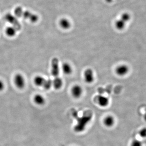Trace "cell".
I'll use <instances>...</instances> for the list:
<instances>
[{"label":"cell","instance_id":"obj_13","mask_svg":"<svg viewBox=\"0 0 146 146\" xmlns=\"http://www.w3.org/2000/svg\"><path fill=\"white\" fill-rule=\"evenodd\" d=\"M63 85V81L60 77L55 78L52 81V86L56 90H59Z\"/></svg>","mask_w":146,"mask_h":146},{"label":"cell","instance_id":"obj_16","mask_svg":"<svg viewBox=\"0 0 146 146\" xmlns=\"http://www.w3.org/2000/svg\"><path fill=\"white\" fill-rule=\"evenodd\" d=\"M46 79L41 76H37L35 77L34 83L37 86H43L44 83Z\"/></svg>","mask_w":146,"mask_h":146},{"label":"cell","instance_id":"obj_7","mask_svg":"<svg viewBox=\"0 0 146 146\" xmlns=\"http://www.w3.org/2000/svg\"><path fill=\"white\" fill-rule=\"evenodd\" d=\"M129 68L127 65L121 64L116 67L115 72L117 75L122 77L126 75L129 72Z\"/></svg>","mask_w":146,"mask_h":146},{"label":"cell","instance_id":"obj_20","mask_svg":"<svg viewBox=\"0 0 146 146\" xmlns=\"http://www.w3.org/2000/svg\"><path fill=\"white\" fill-rule=\"evenodd\" d=\"M139 135L142 138H146V128H144L142 129L139 131Z\"/></svg>","mask_w":146,"mask_h":146},{"label":"cell","instance_id":"obj_9","mask_svg":"<svg viewBox=\"0 0 146 146\" xmlns=\"http://www.w3.org/2000/svg\"><path fill=\"white\" fill-rule=\"evenodd\" d=\"M98 104L102 107H106L109 105L110 100L108 97L103 95H99L97 98Z\"/></svg>","mask_w":146,"mask_h":146},{"label":"cell","instance_id":"obj_22","mask_svg":"<svg viewBox=\"0 0 146 146\" xmlns=\"http://www.w3.org/2000/svg\"><path fill=\"white\" fill-rule=\"evenodd\" d=\"M5 88V84L1 80H0V91H2Z\"/></svg>","mask_w":146,"mask_h":146},{"label":"cell","instance_id":"obj_23","mask_svg":"<svg viewBox=\"0 0 146 146\" xmlns=\"http://www.w3.org/2000/svg\"><path fill=\"white\" fill-rule=\"evenodd\" d=\"M108 3H111L113 2V0H105Z\"/></svg>","mask_w":146,"mask_h":146},{"label":"cell","instance_id":"obj_10","mask_svg":"<svg viewBox=\"0 0 146 146\" xmlns=\"http://www.w3.org/2000/svg\"><path fill=\"white\" fill-rule=\"evenodd\" d=\"M61 69L63 74L66 75H70L73 72L72 66L70 63L67 62H65L62 64Z\"/></svg>","mask_w":146,"mask_h":146},{"label":"cell","instance_id":"obj_24","mask_svg":"<svg viewBox=\"0 0 146 146\" xmlns=\"http://www.w3.org/2000/svg\"><path fill=\"white\" fill-rule=\"evenodd\" d=\"M144 119H145V120L146 121V113L145 114V116H144Z\"/></svg>","mask_w":146,"mask_h":146},{"label":"cell","instance_id":"obj_21","mask_svg":"<svg viewBox=\"0 0 146 146\" xmlns=\"http://www.w3.org/2000/svg\"><path fill=\"white\" fill-rule=\"evenodd\" d=\"M131 146H143V145L141 141L136 140L132 141Z\"/></svg>","mask_w":146,"mask_h":146},{"label":"cell","instance_id":"obj_11","mask_svg":"<svg viewBox=\"0 0 146 146\" xmlns=\"http://www.w3.org/2000/svg\"><path fill=\"white\" fill-rule=\"evenodd\" d=\"M59 25L61 28L64 30H68L71 26V23L70 21L66 18H62L60 20Z\"/></svg>","mask_w":146,"mask_h":146},{"label":"cell","instance_id":"obj_19","mask_svg":"<svg viewBox=\"0 0 146 146\" xmlns=\"http://www.w3.org/2000/svg\"><path fill=\"white\" fill-rule=\"evenodd\" d=\"M120 19L124 21L126 23H127L128 21H130L131 16L129 13L127 12H125L121 15Z\"/></svg>","mask_w":146,"mask_h":146},{"label":"cell","instance_id":"obj_3","mask_svg":"<svg viewBox=\"0 0 146 146\" xmlns=\"http://www.w3.org/2000/svg\"><path fill=\"white\" fill-rule=\"evenodd\" d=\"M51 73L52 75L54 78L59 77L60 74V67L58 58L54 57L52 58L51 62Z\"/></svg>","mask_w":146,"mask_h":146},{"label":"cell","instance_id":"obj_8","mask_svg":"<svg viewBox=\"0 0 146 146\" xmlns=\"http://www.w3.org/2000/svg\"><path fill=\"white\" fill-rule=\"evenodd\" d=\"M83 89L82 86L78 84H76L71 89V94L74 98L78 99L81 97L83 94Z\"/></svg>","mask_w":146,"mask_h":146},{"label":"cell","instance_id":"obj_5","mask_svg":"<svg viewBox=\"0 0 146 146\" xmlns=\"http://www.w3.org/2000/svg\"><path fill=\"white\" fill-rule=\"evenodd\" d=\"M16 18L17 17L16 16L9 13L6 14L5 16V20L18 31L21 29V24Z\"/></svg>","mask_w":146,"mask_h":146},{"label":"cell","instance_id":"obj_17","mask_svg":"<svg viewBox=\"0 0 146 146\" xmlns=\"http://www.w3.org/2000/svg\"><path fill=\"white\" fill-rule=\"evenodd\" d=\"M115 27L118 30L121 31L123 30L125 27L126 23L121 19H119L115 22Z\"/></svg>","mask_w":146,"mask_h":146},{"label":"cell","instance_id":"obj_12","mask_svg":"<svg viewBox=\"0 0 146 146\" xmlns=\"http://www.w3.org/2000/svg\"><path fill=\"white\" fill-rule=\"evenodd\" d=\"M115 120L113 116L108 115L104 118V124L106 127H111L115 124Z\"/></svg>","mask_w":146,"mask_h":146},{"label":"cell","instance_id":"obj_18","mask_svg":"<svg viewBox=\"0 0 146 146\" xmlns=\"http://www.w3.org/2000/svg\"><path fill=\"white\" fill-rule=\"evenodd\" d=\"M52 86V81L50 79H46L43 87L46 90H49Z\"/></svg>","mask_w":146,"mask_h":146},{"label":"cell","instance_id":"obj_6","mask_svg":"<svg viewBox=\"0 0 146 146\" xmlns=\"http://www.w3.org/2000/svg\"><path fill=\"white\" fill-rule=\"evenodd\" d=\"M14 83L18 89H23L25 85V80L23 76L20 74H16L14 77Z\"/></svg>","mask_w":146,"mask_h":146},{"label":"cell","instance_id":"obj_2","mask_svg":"<svg viewBox=\"0 0 146 146\" xmlns=\"http://www.w3.org/2000/svg\"><path fill=\"white\" fill-rule=\"evenodd\" d=\"M92 118L91 115H86L78 118L77 124L75 126L74 130L77 132H81L85 129L86 125Z\"/></svg>","mask_w":146,"mask_h":146},{"label":"cell","instance_id":"obj_15","mask_svg":"<svg viewBox=\"0 0 146 146\" xmlns=\"http://www.w3.org/2000/svg\"><path fill=\"white\" fill-rule=\"evenodd\" d=\"M33 100L36 104L39 106L43 105L46 102L44 98L40 94L35 95L33 98Z\"/></svg>","mask_w":146,"mask_h":146},{"label":"cell","instance_id":"obj_1","mask_svg":"<svg viewBox=\"0 0 146 146\" xmlns=\"http://www.w3.org/2000/svg\"><path fill=\"white\" fill-rule=\"evenodd\" d=\"M14 13L16 17L23 18L34 23H36L39 20L38 15L30 11L24 10L21 6L16 7L14 9Z\"/></svg>","mask_w":146,"mask_h":146},{"label":"cell","instance_id":"obj_14","mask_svg":"<svg viewBox=\"0 0 146 146\" xmlns=\"http://www.w3.org/2000/svg\"><path fill=\"white\" fill-rule=\"evenodd\" d=\"M17 31V29L12 26L8 27L6 29L5 34L9 37H13L16 35Z\"/></svg>","mask_w":146,"mask_h":146},{"label":"cell","instance_id":"obj_4","mask_svg":"<svg viewBox=\"0 0 146 146\" xmlns=\"http://www.w3.org/2000/svg\"><path fill=\"white\" fill-rule=\"evenodd\" d=\"M83 77L84 82L88 84L93 83L95 80L94 71L91 68H87L85 70Z\"/></svg>","mask_w":146,"mask_h":146}]
</instances>
